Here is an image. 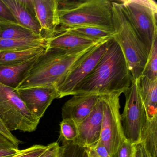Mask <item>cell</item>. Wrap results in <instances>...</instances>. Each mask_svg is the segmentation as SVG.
Instances as JSON below:
<instances>
[{
  "label": "cell",
  "mask_w": 157,
  "mask_h": 157,
  "mask_svg": "<svg viewBox=\"0 0 157 157\" xmlns=\"http://www.w3.org/2000/svg\"><path fill=\"white\" fill-rule=\"evenodd\" d=\"M133 79L122 50L113 37L94 69L73 90L71 95L91 94L101 95L124 94Z\"/></svg>",
  "instance_id": "6da1fadb"
},
{
  "label": "cell",
  "mask_w": 157,
  "mask_h": 157,
  "mask_svg": "<svg viewBox=\"0 0 157 157\" xmlns=\"http://www.w3.org/2000/svg\"><path fill=\"white\" fill-rule=\"evenodd\" d=\"M98 44L71 50L46 48L17 89L57 88L76 62Z\"/></svg>",
  "instance_id": "7a4b0ae2"
},
{
  "label": "cell",
  "mask_w": 157,
  "mask_h": 157,
  "mask_svg": "<svg viewBox=\"0 0 157 157\" xmlns=\"http://www.w3.org/2000/svg\"><path fill=\"white\" fill-rule=\"evenodd\" d=\"M58 29L91 26L115 31L113 4L108 0H58Z\"/></svg>",
  "instance_id": "3957f363"
},
{
  "label": "cell",
  "mask_w": 157,
  "mask_h": 157,
  "mask_svg": "<svg viewBox=\"0 0 157 157\" xmlns=\"http://www.w3.org/2000/svg\"><path fill=\"white\" fill-rule=\"evenodd\" d=\"M113 14L114 38L120 46L134 80L142 75L148 54L118 1H112Z\"/></svg>",
  "instance_id": "277c9868"
},
{
  "label": "cell",
  "mask_w": 157,
  "mask_h": 157,
  "mask_svg": "<svg viewBox=\"0 0 157 157\" xmlns=\"http://www.w3.org/2000/svg\"><path fill=\"white\" fill-rule=\"evenodd\" d=\"M122 10L148 54L157 36V3L153 0L119 1Z\"/></svg>",
  "instance_id": "5b68a950"
},
{
  "label": "cell",
  "mask_w": 157,
  "mask_h": 157,
  "mask_svg": "<svg viewBox=\"0 0 157 157\" xmlns=\"http://www.w3.org/2000/svg\"><path fill=\"white\" fill-rule=\"evenodd\" d=\"M0 120L11 131H35L40 120L27 109L20 98L17 89L0 83Z\"/></svg>",
  "instance_id": "8992f818"
},
{
  "label": "cell",
  "mask_w": 157,
  "mask_h": 157,
  "mask_svg": "<svg viewBox=\"0 0 157 157\" xmlns=\"http://www.w3.org/2000/svg\"><path fill=\"white\" fill-rule=\"evenodd\" d=\"M119 93L101 95L103 105L101 137L98 143L103 145L112 157H116L120 145L126 140L120 113Z\"/></svg>",
  "instance_id": "52a82bcc"
},
{
  "label": "cell",
  "mask_w": 157,
  "mask_h": 157,
  "mask_svg": "<svg viewBox=\"0 0 157 157\" xmlns=\"http://www.w3.org/2000/svg\"><path fill=\"white\" fill-rule=\"evenodd\" d=\"M124 94L125 104L120 115L123 132L127 140L136 144L140 141V132L147 119L136 80H133Z\"/></svg>",
  "instance_id": "ba28073f"
},
{
  "label": "cell",
  "mask_w": 157,
  "mask_h": 157,
  "mask_svg": "<svg viewBox=\"0 0 157 157\" xmlns=\"http://www.w3.org/2000/svg\"><path fill=\"white\" fill-rule=\"evenodd\" d=\"M109 39L98 43L76 62L56 88L58 99L71 95L75 88L90 75L104 54Z\"/></svg>",
  "instance_id": "9c48e42d"
},
{
  "label": "cell",
  "mask_w": 157,
  "mask_h": 157,
  "mask_svg": "<svg viewBox=\"0 0 157 157\" xmlns=\"http://www.w3.org/2000/svg\"><path fill=\"white\" fill-rule=\"evenodd\" d=\"M103 105L100 98L90 115L78 125V136L72 144L83 148L94 147L100 139Z\"/></svg>",
  "instance_id": "30bf717a"
},
{
  "label": "cell",
  "mask_w": 157,
  "mask_h": 157,
  "mask_svg": "<svg viewBox=\"0 0 157 157\" xmlns=\"http://www.w3.org/2000/svg\"><path fill=\"white\" fill-rule=\"evenodd\" d=\"M17 90L27 109L39 120L53 101L58 99L57 91L55 87H33Z\"/></svg>",
  "instance_id": "8fae6325"
},
{
  "label": "cell",
  "mask_w": 157,
  "mask_h": 157,
  "mask_svg": "<svg viewBox=\"0 0 157 157\" xmlns=\"http://www.w3.org/2000/svg\"><path fill=\"white\" fill-rule=\"evenodd\" d=\"M100 97V95L91 94L72 95L62 106V119H72L78 124L90 115Z\"/></svg>",
  "instance_id": "7c38bea8"
},
{
  "label": "cell",
  "mask_w": 157,
  "mask_h": 157,
  "mask_svg": "<svg viewBox=\"0 0 157 157\" xmlns=\"http://www.w3.org/2000/svg\"><path fill=\"white\" fill-rule=\"evenodd\" d=\"M3 2L10 10L18 24L43 36L33 0H3Z\"/></svg>",
  "instance_id": "4fadbf2b"
},
{
  "label": "cell",
  "mask_w": 157,
  "mask_h": 157,
  "mask_svg": "<svg viewBox=\"0 0 157 157\" xmlns=\"http://www.w3.org/2000/svg\"><path fill=\"white\" fill-rule=\"evenodd\" d=\"M36 13L45 38L53 35L59 26L58 0H33Z\"/></svg>",
  "instance_id": "5bb4252c"
},
{
  "label": "cell",
  "mask_w": 157,
  "mask_h": 157,
  "mask_svg": "<svg viewBox=\"0 0 157 157\" xmlns=\"http://www.w3.org/2000/svg\"><path fill=\"white\" fill-rule=\"evenodd\" d=\"M40 55L19 64L0 65V83L17 89Z\"/></svg>",
  "instance_id": "9a60e30c"
},
{
  "label": "cell",
  "mask_w": 157,
  "mask_h": 157,
  "mask_svg": "<svg viewBox=\"0 0 157 157\" xmlns=\"http://www.w3.org/2000/svg\"><path fill=\"white\" fill-rule=\"evenodd\" d=\"M46 41L47 48L65 50L78 49L99 43L82 38L67 31L58 29L53 35L47 38Z\"/></svg>",
  "instance_id": "2e32d148"
},
{
  "label": "cell",
  "mask_w": 157,
  "mask_h": 157,
  "mask_svg": "<svg viewBox=\"0 0 157 157\" xmlns=\"http://www.w3.org/2000/svg\"><path fill=\"white\" fill-rule=\"evenodd\" d=\"M136 80L147 118L151 119L157 116V79L140 76Z\"/></svg>",
  "instance_id": "e0dca14e"
},
{
  "label": "cell",
  "mask_w": 157,
  "mask_h": 157,
  "mask_svg": "<svg viewBox=\"0 0 157 157\" xmlns=\"http://www.w3.org/2000/svg\"><path fill=\"white\" fill-rule=\"evenodd\" d=\"M0 38L23 40L46 39L17 23L0 22Z\"/></svg>",
  "instance_id": "ac0fdd59"
},
{
  "label": "cell",
  "mask_w": 157,
  "mask_h": 157,
  "mask_svg": "<svg viewBox=\"0 0 157 157\" xmlns=\"http://www.w3.org/2000/svg\"><path fill=\"white\" fill-rule=\"evenodd\" d=\"M57 29L67 31L95 43H99L105 39L112 38L115 35V31L94 26H77L67 29Z\"/></svg>",
  "instance_id": "d6986e66"
},
{
  "label": "cell",
  "mask_w": 157,
  "mask_h": 157,
  "mask_svg": "<svg viewBox=\"0 0 157 157\" xmlns=\"http://www.w3.org/2000/svg\"><path fill=\"white\" fill-rule=\"evenodd\" d=\"M151 157H157V116L147 118L140 134V139Z\"/></svg>",
  "instance_id": "ffe728a7"
},
{
  "label": "cell",
  "mask_w": 157,
  "mask_h": 157,
  "mask_svg": "<svg viewBox=\"0 0 157 157\" xmlns=\"http://www.w3.org/2000/svg\"><path fill=\"white\" fill-rule=\"evenodd\" d=\"M47 47H36L11 52H0V65H11L25 62L43 53Z\"/></svg>",
  "instance_id": "44dd1931"
},
{
  "label": "cell",
  "mask_w": 157,
  "mask_h": 157,
  "mask_svg": "<svg viewBox=\"0 0 157 157\" xmlns=\"http://www.w3.org/2000/svg\"><path fill=\"white\" fill-rule=\"evenodd\" d=\"M36 47H47L46 39L23 40L0 38V52H11Z\"/></svg>",
  "instance_id": "7402d4cb"
},
{
  "label": "cell",
  "mask_w": 157,
  "mask_h": 157,
  "mask_svg": "<svg viewBox=\"0 0 157 157\" xmlns=\"http://www.w3.org/2000/svg\"><path fill=\"white\" fill-rule=\"evenodd\" d=\"M78 136V125L71 119H62L60 123L59 140L62 146L73 143Z\"/></svg>",
  "instance_id": "603a6c76"
},
{
  "label": "cell",
  "mask_w": 157,
  "mask_h": 157,
  "mask_svg": "<svg viewBox=\"0 0 157 157\" xmlns=\"http://www.w3.org/2000/svg\"><path fill=\"white\" fill-rule=\"evenodd\" d=\"M141 76L152 80L157 79V36L155 37Z\"/></svg>",
  "instance_id": "cb8c5ba5"
},
{
  "label": "cell",
  "mask_w": 157,
  "mask_h": 157,
  "mask_svg": "<svg viewBox=\"0 0 157 157\" xmlns=\"http://www.w3.org/2000/svg\"><path fill=\"white\" fill-rule=\"evenodd\" d=\"M48 147V145H33L28 148L23 149L22 152L16 157H39L45 152Z\"/></svg>",
  "instance_id": "d4e9b609"
},
{
  "label": "cell",
  "mask_w": 157,
  "mask_h": 157,
  "mask_svg": "<svg viewBox=\"0 0 157 157\" xmlns=\"http://www.w3.org/2000/svg\"><path fill=\"white\" fill-rule=\"evenodd\" d=\"M135 144L126 140L118 148L116 157H134Z\"/></svg>",
  "instance_id": "484cf974"
},
{
  "label": "cell",
  "mask_w": 157,
  "mask_h": 157,
  "mask_svg": "<svg viewBox=\"0 0 157 157\" xmlns=\"http://www.w3.org/2000/svg\"><path fill=\"white\" fill-rule=\"evenodd\" d=\"M63 154V147L58 142L48 144L47 149L39 157H61Z\"/></svg>",
  "instance_id": "4316f807"
},
{
  "label": "cell",
  "mask_w": 157,
  "mask_h": 157,
  "mask_svg": "<svg viewBox=\"0 0 157 157\" xmlns=\"http://www.w3.org/2000/svg\"><path fill=\"white\" fill-rule=\"evenodd\" d=\"M63 147L64 157H81L84 148L71 143Z\"/></svg>",
  "instance_id": "83f0119b"
},
{
  "label": "cell",
  "mask_w": 157,
  "mask_h": 157,
  "mask_svg": "<svg viewBox=\"0 0 157 157\" xmlns=\"http://www.w3.org/2000/svg\"><path fill=\"white\" fill-rule=\"evenodd\" d=\"M0 22H11L18 23L10 10L4 3L3 0H0Z\"/></svg>",
  "instance_id": "f1b7e54d"
},
{
  "label": "cell",
  "mask_w": 157,
  "mask_h": 157,
  "mask_svg": "<svg viewBox=\"0 0 157 157\" xmlns=\"http://www.w3.org/2000/svg\"><path fill=\"white\" fill-rule=\"evenodd\" d=\"M87 149L90 156L96 157H112L106 148L100 143H97L94 147Z\"/></svg>",
  "instance_id": "f546056e"
},
{
  "label": "cell",
  "mask_w": 157,
  "mask_h": 157,
  "mask_svg": "<svg viewBox=\"0 0 157 157\" xmlns=\"http://www.w3.org/2000/svg\"><path fill=\"white\" fill-rule=\"evenodd\" d=\"M18 145L10 140L7 137L0 133V150L18 149Z\"/></svg>",
  "instance_id": "4dcf8cb0"
},
{
  "label": "cell",
  "mask_w": 157,
  "mask_h": 157,
  "mask_svg": "<svg viewBox=\"0 0 157 157\" xmlns=\"http://www.w3.org/2000/svg\"><path fill=\"white\" fill-rule=\"evenodd\" d=\"M0 133L3 134L5 136L7 137L8 139L11 140L13 143L19 146V144L21 143V141L17 139L15 136L13 135L12 132L9 131L5 126L2 124V122L0 120Z\"/></svg>",
  "instance_id": "1f68e13d"
},
{
  "label": "cell",
  "mask_w": 157,
  "mask_h": 157,
  "mask_svg": "<svg viewBox=\"0 0 157 157\" xmlns=\"http://www.w3.org/2000/svg\"><path fill=\"white\" fill-rule=\"evenodd\" d=\"M134 157H151L148 153L141 142L135 144V151Z\"/></svg>",
  "instance_id": "d6a6232c"
},
{
  "label": "cell",
  "mask_w": 157,
  "mask_h": 157,
  "mask_svg": "<svg viewBox=\"0 0 157 157\" xmlns=\"http://www.w3.org/2000/svg\"><path fill=\"white\" fill-rule=\"evenodd\" d=\"M23 150L14 149L0 150V157H12L18 155L22 152Z\"/></svg>",
  "instance_id": "836d02e7"
},
{
  "label": "cell",
  "mask_w": 157,
  "mask_h": 157,
  "mask_svg": "<svg viewBox=\"0 0 157 157\" xmlns=\"http://www.w3.org/2000/svg\"><path fill=\"white\" fill-rule=\"evenodd\" d=\"M81 157H90V155H89V151H88L87 149H84L83 152H82V155Z\"/></svg>",
  "instance_id": "e575fe53"
},
{
  "label": "cell",
  "mask_w": 157,
  "mask_h": 157,
  "mask_svg": "<svg viewBox=\"0 0 157 157\" xmlns=\"http://www.w3.org/2000/svg\"><path fill=\"white\" fill-rule=\"evenodd\" d=\"M23 151V150L22 151V152ZM19 154H18V155H15V156H13V157H16V156H18V155H19Z\"/></svg>",
  "instance_id": "d590c367"
},
{
  "label": "cell",
  "mask_w": 157,
  "mask_h": 157,
  "mask_svg": "<svg viewBox=\"0 0 157 157\" xmlns=\"http://www.w3.org/2000/svg\"><path fill=\"white\" fill-rule=\"evenodd\" d=\"M89 155H90V154H89ZM90 157H94V156H90Z\"/></svg>",
  "instance_id": "8d00e7d4"
},
{
  "label": "cell",
  "mask_w": 157,
  "mask_h": 157,
  "mask_svg": "<svg viewBox=\"0 0 157 157\" xmlns=\"http://www.w3.org/2000/svg\"><path fill=\"white\" fill-rule=\"evenodd\" d=\"M61 157H63V154H62V156H61Z\"/></svg>",
  "instance_id": "74e56055"
}]
</instances>
